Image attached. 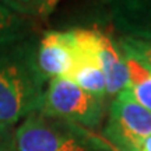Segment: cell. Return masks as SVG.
<instances>
[{
	"label": "cell",
	"instance_id": "cell-9",
	"mask_svg": "<svg viewBox=\"0 0 151 151\" xmlns=\"http://www.w3.org/2000/svg\"><path fill=\"white\" fill-rule=\"evenodd\" d=\"M27 18L14 13L0 1V49L10 46L25 34Z\"/></svg>",
	"mask_w": 151,
	"mask_h": 151
},
{
	"label": "cell",
	"instance_id": "cell-5",
	"mask_svg": "<svg viewBox=\"0 0 151 151\" xmlns=\"http://www.w3.org/2000/svg\"><path fill=\"white\" fill-rule=\"evenodd\" d=\"M35 59L38 70L45 80L69 78L77 65V52L70 29L43 34Z\"/></svg>",
	"mask_w": 151,
	"mask_h": 151
},
{
	"label": "cell",
	"instance_id": "cell-2",
	"mask_svg": "<svg viewBox=\"0 0 151 151\" xmlns=\"http://www.w3.org/2000/svg\"><path fill=\"white\" fill-rule=\"evenodd\" d=\"M14 139L16 151H115L90 130L39 112L22 120Z\"/></svg>",
	"mask_w": 151,
	"mask_h": 151
},
{
	"label": "cell",
	"instance_id": "cell-3",
	"mask_svg": "<svg viewBox=\"0 0 151 151\" xmlns=\"http://www.w3.org/2000/svg\"><path fill=\"white\" fill-rule=\"evenodd\" d=\"M38 112L81 127L94 129L104 118L105 99L88 94L67 78L58 77L49 80Z\"/></svg>",
	"mask_w": 151,
	"mask_h": 151
},
{
	"label": "cell",
	"instance_id": "cell-8",
	"mask_svg": "<svg viewBox=\"0 0 151 151\" xmlns=\"http://www.w3.org/2000/svg\"><path fill=\"white\" fill-rule=\"evenodd\" d=\"M126 62L129 70V84L124 90L136 102L151 112V73L134 60L126 58Z\"/></svg>",
	"mask_w": 151,
	"mask_h": 151
},
{
	"label": "cell",
	"instance_id": "cell-12",
	"mask_svg": "<svg viewBox=\"0 0 151 151\" xmlns=\"http://www.w3.org/2000/svg\"><path fill=\"white\" fill-rule=\"evenodd\" d=\"M14 132L13 126L0 123V151H16Z\"/></svg>",
	"mask_w": 151,
	"mask_h": 151
},
{
	"label": "cell",
	"instance_id": "cell-4",
	"mask_svg": "<svg viewBox=\"0 0 151 151\" xmlns=\"http://www.w3.org/2000/svg\"><path fill=\"white\" fill-rule=\"evenodd\" d=\"M104 137L115 151H141L151 137V112L123 90L112 99Z\"/></svg>",
	"mask_w": 151,
	"mask_h": 151
},
{
	"label": "cell",
	"instance_id": "cell-6",
	"mask_svg": "<svg viewBox=\"0 0 151 151\" xmlns=\"http://www.w3.org/2000/svg\"><path fill=\"white\" fill-rule=\"evenodd\" d=\"M108 16L124 38L151 42V0L109 1Z\"/></svg>",
	"mask_w": 151,
	"mask_h": 151
},
{
	"label": "cell",
	"instance_id": "cell-11",
	"mask_svg": "<svg viewBox=\"0 0 151 151\" xmlns=\"http://www.w3.org/2000/svg\"><path fill=\"white\" fill-rule=\"evenodd\" d=\"M10 10L22 17L48 16L55 9L56 1H3Z\"/></svg>",
	"mask_w": 151,
	"mask_h": 151
},
{
	"label": "cell",
	"instance_id": "cell-10",
	"mask_svg": "<svg viewBox=\"0 0 151 151\" xmlns=\"http://www.w3.org/2000/svg\"><path fill=\"white\" fill-rule=\"evenodd\" d=\"M118 45L127 59L137 62L151 73V42L122 37L118 41Z\"/></svg>",
	"mask_w": 151,
	"mask_h": 151
},
{
	"label": "cell",
	"instance_id": "cell-7",
	"mask_svg": "<svg viewBox=\"0 0 151 151\" xmlns=\"http://www.w3.org/2000/svg\"><path fill=\"white\" fill-rule=\"evenodd\" d=\"M99 62L106 78V97L113 99L129 84V70L126 58L118 42L104 32L101 35Z\"/></svg>",
	"mask_w": 151,
	"mask_h": 151
},
{
	"label": "cell",
	"instance_id": "cell-1",
	"mask_svg": "<svg viewBox=\"0 0 151 151\" xmlns=\"http://www.w3.org/2000/svg\"><path fill=\"white\" fill-rule=\"evenodd\" d=\"M45 81L29 46L0 49V123L13 126L38 112Z\"/></svg>",
	"mask_w": 151,
	"mask_h": 151
},
{
	"label": "cell",
	"instance_id": "cell-13",
	"mask_svg": "<svg viewBox=\"0 0 151 151\" xmlns=\"http://www.w3.org/2000/svg\"><path fill=\"white\" fill-rule=\"evenodd\" d=\"M141 151H151V137H148V139H147V140L143 143Z\"/></svg>",
	"mask_w": 151,
	"mask_h": 151
}]
</instances>
